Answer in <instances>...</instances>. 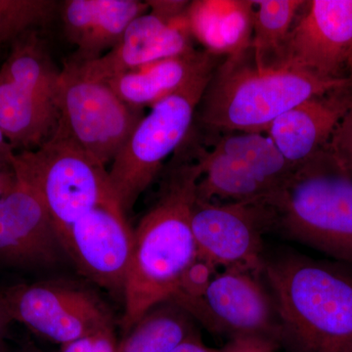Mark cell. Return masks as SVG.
<instances>
[{"mask_svg": "<svg viewBox=\"0 0 352 352\" xmlns=\"http://www.w3.org/2000/svg\"><path fill=\"white\" fill-rule=\"evenodd\" d=\"M199 335L196 321L173 300L151 308L118 342L117 352H171Z\"/></svg>", "mask_w": 352, "mask_h": 352, "instance_id": "44dd1931", "label": "cell"}, {"mask_svg": "<svg viewBox=\"0 0 352 352\" xmlns=\"http://www.w3.org/2000/svg\"><path fill=\"white\" fill-rule=\"evenodd\" d=\"M150 10L139 0H67L61 11L67 38L76 46L73 61H94L120 43L132 21Z\"/></svg>", "mask_w": 352, "mask_h": 352, "instance_id": "e0dca14e", "label": "cell"}, {"mask_svg": "<svg viewBox=\"0 0 352 352\" xmlns=\"http://www.w3.org/2000/svg\"><path fill=\"white\" fill-rule=\"evenodd\" d=\"M0 352H43L36 344H32L30 340H23L18 344L10 346V344H4V346L0 349Z\"/></svg>", "mask_w": 352, "mask_h": 352, "instance_id": "4dcf8cb0", "label": "cell"}, {"mask_svg": "<svg viewBox=\"0 0 352 352\" xmlns=\"http://www.w3.org/2000/svg\"><path fill=\"white\" fill-rule=\"evenodd\" d=\"M15 151L7 142L6 135L0 126V168L3 170H12V162Z\"/></svg>", "mask_w": 352, "mask_h": 352, "instance_id": "f1b7e54d", "label": "cell"}, {"mask_svg": "<svg viewBox=\"0 0 352 352\" xmlns=\"http://www.w3.org/2000/svg\"><path fill=\"white\" fill-rule=\"evenodd\" d=\"M212 143L215 149L243 162L279 192L296 170L266 133L228 132Z\"/></svg>", "mask_w": 352, "mask_h": 352, "instance_id": "7402d4cb", "label": "cell"}, {"mask_svg": "<svg viewBox=\"0 0 352 352\" xmlns=\"http://www.w3.org/2000/svg\"><path fill=\"white\" fill-rule=\"evenodd\" d=\"M148 3L150 10L132 21L115 47L94 61L78 63L85 73L108 80L194 50L186 18L189 1Z\"/></svg>", "mask_w": 352, "mask_h": 352, "instance_id": "4fadbf2b", "label": "cell"}, {"mask_svg": "<svg viewBox=\"0 0 352 352\" xmlns=\"http://www.w3.org/2000/svg\"><path fill=\"white\" fill-rule=\"evenodd\" d=\"M13 319L9 311L3 294L0 291V349L6 342L7 333H8L9 326L12 323Z\"/></svg>", "mask_w": 352, "mask_h": 352, "instance_id": "83f0119b", "label": "cell"}, {"mask_svg": "<svg viewBox=\"0 0 352 352\" xmlns=\"http://www.w3.org/2000/svg\"><path fill=\"white\" fill-rule=\"evenodd\" d=\"M270 207L285 236L352 266V175L328 145L296 166Z\"/></svg>", "mask_w": 352, "mask_h": 352, "instance_id": "277c9868", "label": "cell"}, {"mask_svg": "<svg viewBox=\"0 0 352 352\" xmlns=\"http://www.w3.org/2000/svg\"><path fill=\"white\" fill-rule=\"evenodd\" d=\"M175 302L210 333L228 340H267L280 347L279 316L263 273L219 270L201 298Z\"/></svg>", "mask_w": 352, "mask_h": 352, "instance_id": "9c48e42d", "label": "cell"}, {"mask_svg": "<svg viewBox=\"0 0 352 352\" xmlns=\"http://www.w3.org/2000/svg\"><path fill=\"white\" fill-rule=\"evenodd\" d=\"M1 292L13 321L60 346L113 327L108 305L82 287L41 282L15 285Z\"/></svg>", "mask_w": 352, "mask_h": 352, "instance_id": "8fae6325", "label": "cell"}, {"mask_svg": "<svg viewBox=\"0 0 352 352\" xmlns=\"http://www.w3.org/2000/svg\"><path fill=\"white\" fill-rule=\"evenodd\" d=\"M117 346L113 327H109L62 344L59 352H117Z\"/></svg>", "mask_w": 352, "mask_h": 352, "instance_id": "d4e9b609", "label": "cell"}, {"mask_svg": "<svg viewBox=\"0 0 352 352\" xmlns=\"http://www.w3.org/2000/svg\"><path fill=\"white\" fill-rule=\"evenodd\" d=\"M351 85L352 78L331 80L284 65L259 68L250 48L217 65L194 122L210 138L228 132L266 133L274 120L289 109Z\"/></svg>", "mask_w": 352, "mask_h": 352, "instance_id": "3957f363", "label": "cell"}, {"mask_svg": "<svg viewBox=\"0 0 352 352\" xmlns=\"http://www.w3.org/2000/svg\"><path fill=\"white\" fill-rule=\"evenodd\" d=\"M254 13L250 0H196L189 2L186 18L204 50L229 57L251 48Z\"/></svg>", "mask_w": 352, "mask_h": 352, "instance_id": "d6986e66", "label": "cell"}, {"mask_svg": "<svg viewBox=\"0 0 352 352\" xmlns=\"http://www.w3.org/2000/svg\"><path fill=\"white\" fill-rule=\"evenodd\" d=\"M15 183L13 171L3 170L0 168V198L7 193Z\"/></svg>", "mask_w": 352, "mask_h": 352, "instance_id": "1f68e13d", "label": "cell"}, {"mask_svg": "<svg viewBox=\"0 0 352 352\" xmlns=\"http://www.w3.org/2000/svg\"><path fill=\"white\" fill-rule=\"evenodd\" d=\"M56 6L52 0H0V50L46 24Z\"/></svg>", "mask_w": 352, "mask_h": 352, "instance_id": "cb8c5ba5", "label": "cell"}, {"mask_svg": "<svg viewBox=\"0 0 352 352\" xmlns=\"http://www.w3.org/2000/svg\"><path fill=\"white\" fill-rule=\"evenodd\" d=\"M60 73L34 30L14 41L0 67V126L14 151L38 149L56 132Z\"/></svg>", "mask_w": 352, "mask_h": 352, "instance_id": "8992f818", "label": "cell"}, {"mask_svg": "<svg viewBox=\"0 0 352 352\" xmlns=\"http://www.w3.org/2000/svg\"><path fill=\"white\" fill-rule=\"evenodd\" d=\"M57 107L59 124L102 166L112 164L144 117L113 91L105 80L71 61L60 73Z\"/></svg>", "mask_w": 352, "mask_h": 352, "instance_id": "ba28073f", "label": "cell"}, {"mask_svg": "<svg viewBox=\"0 0 352 352\" xmlns=\"http://www.w3.org/2000/svg\"><path fill=\"white\" fill-rule=\"evenodd\" d=\"M279 347L272 342L254 338H237L228 340L223 346L214 349V352H272Z\"/></svg>", "mask_w": 352, "mask_h": 352, "instance_id": "4316f807", "label": "cell"}, {"mask_svg": "<svg viewBox=\"0 0 352 352\" xmlns=\"http://www.w3.org/2000/svg\"><path fill=\"white\" fill-rule=\"evenodd\" d=\"M171 352H214V349L206 346L201 342L200 336H197L182 342Z\"/></svg>", "mask_w": 352, "mask_h": 352, "instance_id": "f546056e", "label": "cell"}, {"mask_svg": "<svg viewBox=\"0 0 352 352\" xmlns=\"http://www.w3.org/2000/svg\"><path fill=\"white\" fill-rule=\"evenodd\" d=\"M64 251L78 270L101 288L124 295L133 230L119 204L92 208L69 229Z\"/></svg>", "mask_w": 352, "mask_h": 352, "instance_id": "5bb4252c", "label": "cell"}, {"mask_svg": "<svg viewBox=\"0 0 352 352\" xmlns=\"http://www.w3.org/2000/svg\"><path fill=\"white\" fill-rule=\"evenodd\" d=\"M274 219L265 203L196 200L191 226L197 258L217 270L263 273V234Z\"/></svg>", "mask_w": 352, "mask_h": 352, "instance_id": "30bf717a", "label": "cell"}, {"mask_svg": "<svg viewBox=\"0 0 352 352\" xmlns=\"http://www.w3.org/2000/svg\"><path fill=\"white\" fill-rule=\"evenodd\" d=\"M352 106V85L312 97L282 113L266 134L292 166H300L330 142Z\"/></svg>", "mask_w": 352, "mask_h": 352, "instance_id": "2e32d148", "label": "cell"}, {"mask_svg": "<svg viewBox=\"0 0 352 352\" xmlns=\"http://www.w3.org/2000/svg\"><path fill=\"white\" fill-rule=\"evenodd\" d=\"M198 161L201 176L197 188V200L256 201L270 206L279 193L247 164L215 148L208 151L200 143Z\"/></svg>", "mask_w": 352, "mask_h": 352, "instance_id": "ffe728a7", "label": "cell"}, {"mask_svg": "<svg viewBox=\"0 0 352 352\" xmlns=\"http://www.w3.org/2000/svg\"><path fill=\"white\" fill-rule=\"evenodd\" d=\"M328 146L352 175V106L340 120Z\"/></svg>", "mask_w": 352, "mask_h": 352, "instance_id": "484cf974", "label": "cell"}, {"mask_svg": "<svg viewBox=\"0 0 352 352\" xmlns=\"http://www.w3.org/2000/svg\"><path fill=\"white\" fill-rule=\"evenodd\" d=\"M66 254L50 212L38 194L16 179L0 198V264L44 268Z\"/></svg>", "mask_w": 352, "mask_h": 352, "instance_id": "9a60e30c", "label": "cell"}, {"mask_svg": "<svg viewBox=\"0 0 352 352\" xmlns=\"http://www.w3.org/2000/svg\"><path fill=\"white\" fill-rule=\"evenodd\" d=\"M251 50L259 68L275 66L305 1L256 0Z\"/></svg>", "mask_w": 352, "mask_h": 352, "instance_id": "603a6c76", "label": "cell"}, {"mask_svg": "<svg viewBox=\"0 0 352 352\" xmlns=\"http://www.w3.org/2000/svg\"><path fill=\"white\" fill-rule=\"evenodd\" d=\"M352 78V0L305 1L275 66Z\"/></svg>", "mask_w": 352, "mask_h": 352, "instance_id": "7c38bea8", "label": "cell"}, {"mask_svg": "<svg viewBox=\"0 0 352 352\" xmlns=\"http://www.w3.org/2000/svg\"><path fill=\"white\" fill-rule=\"evenodd\" d=\"M214 71L197 76L154 104L113 159L108 170L109 182L124 214L131 210L139 196L162 173L166 157L188 138L197 108Z\"/></svg>", "mask_w": 352, "mask_h": 352, "instance_id": "52a82bcc", "label": "cell"}, {"mask_svg": "<svg viewBox=\"0 0 352 352\" xmlns=\"http://www.w3.org/2000/svg\"><path fill=\"white\" fill-rule=\"evenodd\" d=\"M346 264L287 254L265 261L263 276L287 352H352V271Z\"/></svg>", "mask_w": 352, "mask_h": 352, "instance_id": "7a4b0ae2", "label": "cell"}, {"mask_svg": "<svg viewBox=\"0 0 352 352\" xmlns=\"http://www.w3.org/2000/svg\"><path fill=\"white\" fill-rule=\"evenodd\" d=\"M223 58L194 48L184 54L113 76L105 82L129 105L152 107L197 76L214 71Z\"/></svg>", "mask_w": 352, "mask_h": 352, "instance_id": "ac0fdd59", "label": "cell"}, {"mask_svg": "<svg viewBox=\"0 0 352 352\" xmlns=\"http://www.w3.org/2000/svg\"><path fill=\"white\" fill-rule=\"evenodd\" d=\"M12 170L16 179L43 201L62 245L71 227L89 210L118 203L106 166L90 157L60 124L38 149L15 152Z\"/></svg>", "mask_w": 352, "mask_h": 352, "instance_id": "5b68a950", "label": "cell"}, {"mask_svg": "<svg viewBox=\"0 0 352 352\" xmlns=\"http://www.w3.org/2000/svg\"><path fill=\"white\" fill-rule=\"evenodd\" d=\"M199 141L188 135L164 171L154 205L133 230V249L124 284L126 333L151 308L175 296L197 258L191 219L201 176Z\"/></svg>", "mask_w": 352, "mask_h": 352, "instance_id": "6da1fadb", "label": "cell"}]
</instances>
